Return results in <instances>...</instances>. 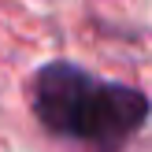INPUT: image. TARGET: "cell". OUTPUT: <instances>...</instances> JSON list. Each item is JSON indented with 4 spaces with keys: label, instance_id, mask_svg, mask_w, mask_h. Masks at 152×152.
Masks as SVG:
<instances>
[{
    "label": "cell",
    "instance_id": "6da1fadb",
    "mask_svg": "<svg viewBox=\"0 0 152 152\" xmlns=\"http://www.w3.org/2000/svg\"><path fill=\"white\" fill-rule=\"evenodd\" d=\"M30 104L45 130L96 152H119L148 123L152 111L141 89L96 78L67 59H52L34 74Z\"/></svg>",
    "mask_w": 152,
    "mask_h": 152
}]
</instances>
